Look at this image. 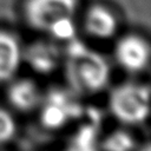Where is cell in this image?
I'll use <instances>...</instances> for the list:
<instances>
[{"mask_svg": "<svg viewBox=\"0 0 151 151\" xmlns=\"http://www.w3.org/2000/svg\"><path fill=\"white\" fill-rule=\"evenodd\" d=\"M66 48V80L77 96L96 94L109 84L111 71L106 59L78 39L68 40Z\"/></svg>", "mask_w": 151, "mask_h": 151, "instance_id": "obj_1", "label": "cell"}, {"mask_svg": "<svg viewBox=\"0 0 151 151\" xmlns=\"http://www.w3.org/2000/svg\"><path fill=\"white\" fill-rule=\"evenodd\" d=\"M149 93L145 84L124 83L116 86L109 96L111 114L123 124L144 123L149 116Z\"/></svg>", "mask_w": 151, "mask_h": 151, "instance_id": "obj_2", "label": "cell"}, {"mask_svg": "<svg viewBox=\"0 0 151 151\" xmlns=\"http://www.w3.org/2000/svg\"><path fill=\"white\" fill-rule=\"evenodd\" d=\"M78 0H27L25 14L28 24L41 32H51L60 24L74 19Z\"/></svg>", "mask_w": 151, "mask_h": 151, "instance_id": "obj_3", "label": "cell"}, {"mask_svg": "<svg viewBox=\"0 0 151 151\" xmlns=\"http://www.w3.org/2000/svg\"><path fill=\"white\" fill-rule=\"evenodd\" d=\"M73 91L68 92L61 88H54L42 96L40 104L41 123L50 130H59L66 126L71 120L78 118L81 113V106L76 99Z\"/></svg>", "mask_w": 151, "mask_h": 151, "instance_id": "obj_4", "label": "cell"}, {"mask_svg": "<svg viewBox=\"0 0 151 151\" xmlns=\"http://www.w3.org/2000/svg\"><path fill=\"white\" fill-rule=\"evenodd\" d=\"M114 55L120 67L126 72L139 73L149 65V44L139 35H125L117 42Z\"/></svg>", "mask_w": 151, "mask_h": 151, "instance_id": "obj_5", "label": "cell"}, {"mask_svg": "<svg viewBox=\"0 0 151 151\" xmlns=\"http://www.w3.org/2000/svg\"><path fill=\"white\" fill-rule=\"evenodd\" d=\"M7 100L9 105L17 111L28 113L40 106L42 93L35 81L32 79L22 78L13 81L8 86Z\"/></svg>", "mask_w": 151, "mask_h": 151, "instance_id": "obj_6", "label": "cell"}, {"mask_svg": "<svg viewBox=\"0 0 151 151\" xmlns=\"http://www.w3.org/2000/svg\"><path fill=\"white\" fill-rule=\"evenodd\" d=\"M22 59L29 67L39 74H50L55 71L61 60L59 48L47 41H37L32 44L26 52H22Z\"/></svg>", "mask_w": 151, "mask_h": 151, "instance_id": "obj_7", "label": "cell"}, {"mask_svg": "<svg viewBox=\"0 0 151 151\" xmlns=\"http://www.w3.org/2000/svg\"><path fill=\"white\" fill-rule=\"evenodd\" d=\"M22 48L18 39L5 31H0V84L12 80L20 68Z\"/></svg>", "mask_w": 151, "mask_h": 151, "instance_id": "obj_8", "label": "cell"}, {"mask_svg": "<svg viewBox=\"0 0 151 151\" xmlns=\"http://www.w3.org/2000/svg\"><path fill=\"white\" fill-rule=\"evenodd\" d=\"M117 19L106 7L93 6L88 9L85 18L87 33L97 39H110L117 32Z\"/></svg>", "mask_w": 151, "mask_h": 151, "instance_id": "obj_9", "label": "cell"}, {"mask_svg": "<svg viewBox=\"0 0 151 151\" xmlns=\"http://www.w3.org/2000/svg\"><path fill=\"white\" fill-rule=\"evenodd\" d=\"M97 130L94 125H84L71 140L68 151H97Z\"/></svg>", "mask_w": 151, "mask_h": 151, "instance_id": "obj_10", "label": "cell"}, {"mask_svg": "<svg viewBox=\"0 0 151 151\" xmlns=\"http://www.w3.org/2000/svg\"><path fill=\"white\" fill-rule=\"evenodd\" d=\"M101 149L104 151H132L134 149V138L126 131L117 130L103 140Z\"/></svg>", "mask_w": 151, "mask_h": 151, "instance_id": "obj_11", "label": "cell"}, {"mask_svg": "<svg viewBox=\"0 0 151 151\" xmlns=\"http://www.w3.org/2000/svg\"><path fill=\"white\" fill-rule=\"evenodd\" d=\"M17 133V122L14 117L4 107H0V145L11 142Z\"/></svg>", "mask_w": 151, "mask_h": 151, "instance_id": "obj_12", "label": "cell"}, {"mask_svg": "<svg viewBox=\"0 0 151 151\" xmlns=\"http://www.w3.org/2000/svg\"><path fill=\"white\" fill-rule=\"evenodd\" d=\"M139 151H151V149H150V144H149V143H145V145H144Z\"/></svg>", "mask_w": 151, "mask_h": 151, "instance_id": "obj_13", "label": "cell"}]
</instances>
